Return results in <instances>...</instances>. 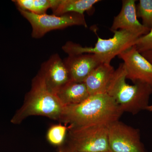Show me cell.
I'll list each match as a JSON object with an SVG mask.
<instances>
[{
  "label": "cell",
  "instance_id": "6da1fadb",
  "mask_svg": "<svg viewBox=\"0 0 152 152\" xmlns=\"http://www.w3.org/2000/svg\"><path fill=\"white\" fill-rule=\"evenodd\" d=\"M123 113L107 93L90 95L80 103L64 107L59 122L70 127L108 126L119 120Z\"/></svg>",
  "mask_w": 152,
  "mask_h": 152
},
{
  "label": "cell",
  "instance_id": "7a4b0ae2",
  "mask_svg": "<svg viewBox=\"0 0 152 152\" xmlns=\"http://www.w3.org/2000/svg\"><path fill=\"white\" fill-rule=\"evenodd\" d=\"M64 107L56 95L48 89L39 72L32 81L31 89L25 96L23 103L12 117L10 122L20 124L32 116H42L59 122Z\"/></svg>",
  "mask_w": 152,
  "mask_h": 152
},
{
  "label": "cell",
  "instance_id": "3957f363",
  "mask_svg": "<svg viewBox=\"0 0 152 152\" xmlns=\"http://www.w3.org/2000/svg\"><path fill=\"white\" fill-rule=\"evenodd\" d=\"M126 79V69L124 63H122L115 70L107 94L113 99L123 113L136 115L146 110L149 105L152 88L140 83L129 85Z\"/></svg>",
  "mask_w": 152,
  "mask_h": 152
},
{
  "label": "cell",
  "instance_id": "277c9868",
  "mask_svg": "<svg viewBox=\"0 0 152 152\" xmlns=\"http://www.w3.org/2000/svg\"><path fill=\"white\" fill-rule=\"evenodd\" d=\"M113 37L103 39L97 37V41L94 47H83L79 44L68 42L62 47V50L68 56L83 54H94L102 59L104 63L110 64L112 60L121 53L132 48L140 36L125 30L113 32Z\"/></svg>",
  "mask_w": 152,
  "mask_h": 152
},
{
  "label": "cell",
  "instance_id": "5b68a950",
  "mask_svg": "<svg viewBox=\"0 0 152 152\" xmlns=\"http://www.w3.org/2000/svg\"><path fill=\"white\" fill-rule=\"evenodd\" d=\"M68 127L65 143L79 152H110L107 125Z\"/></svg>",
  "mask_w": 152,
  "mask_h": 152
},
{
  "label": "cell",
  "instance_id": "8992f818",
  "mask_svg": "<svg viewBox=\"0 0 152 152\" xmlns=\"http://www.w3.org/2000/svg\"><path fill=\"white\" fill-rule=\"evenodd\" d=\"M18 10L31 25L32 37L35 39L42 37L53 30L62 29L74 26L88 27L84 15L69 13L61 15L47 14L38 15L28 11Z\"/></svg>",
  "mask_w": 152,
  "mask_h": 152
},
{
  "label": "cell",
  "instance_id": "52a82bcc",
  "mask_svg": "<svg viewBox=\"0 0 152 152\" xmlns=\"http://www.w3.org/2000/svg\"><path fill=\"white\" fill-rule=\"evenodd\" d=\"M108 130L110 152H147L138 129L118 120L108 126Z\"/></svg>",
  "mask_w": 152,
  "mask_h": 152
},
{
  "label": "cell",
  "instance_id": "ba28073f",
  "mask_svg": "<svg viewBox=\"0 0 152 152\" xmlns=\"http://www.w3.org/2000/svg\"><path fill=\"white\" fill-rule=\"evenodd\" d=\"M118 57L124 61L126 79L134 83H142L152 88V64L139 53L134 45Z\"/></svg>",
  "mask_w": 152,
  "mask_h": 152
},
{
  "label": "cell",
  "instance_id": "9c48e42d",
  "mask_svg": "<svg viewBox=\"0 0 152 152\" xmlns=\"http://www.w3.org/2000/svg\"><path fill=\"white\" fill-rule=\"evenodd\" d=\"M39 72L43 77L48 89L55 94L71 80L64 61L58 54L53 55L43 63Z\"/></svg>",
  "mask_w": 152,
  "mask_h": 152
},
{
  "label": "cell",
  "instance_id": "30bf717a",
  "mask_svg": "<svg viewBox=\"0 0 152 152\" xmlns=\"http://www.w3.org/2000/svg\"><path fill=\"white\" fill-rule=\"evenodd\" d=\"M136 1L123 0L119 13L114 18L110 29L113 32L125 30L142 37L149 32L150 29L139 21L137 16Z\"/></svg>",
  "mask_w": 152,
  "mask_h": 152
},
{
  "label": "cell",
  "instance_id": "8fae6325",
  "mask_svg": "<svg viewBox=\"0 0 152 152\" xmlns=\"http://www.w3.org/2000/svg\"><path fill=\"white\" fill-rule=\"evenodd\" d=\"M63 61L71 80L77 82H83L93 70L104 63L99 56L94 54L68 56Z\"/></svg>",
  "mask_w": 152,
  "mask_h": 152
},
{
  "label": "cell",
  "instance_id": "7c38bea8",
  "mask_svg": "<svg viewBox=\"0 0 152 152\" xmlns=\"http://www.w3.org/2000/svg\"><path fill=\"white\" fill-rule=\"evenodd\" d=\"M115 71L110 64L107 63L93 70L83 82L90 95L107 94Z\"/></svg>",
  "mask_w": 152,
  "mask_h": 152
},
{
  "label": "cell",
  "instance_id": "4fadbf2b",
  "mask_svg": "<svg viewBox=\"0 0 152 152\" xmlns=\"http://www.w3.org/2000/svg\"><path fill=\"white\" fill-rule=\"evenodd\" d=\"M56 95L64 107L80 103L90 96L84 82L72 80L63 86Z\"/></svg>",
  "mask_w": 152,
  "mask_h": 152
},
{
  "label": "cell",
  "instance_id": "5bb4252c",
  "mask_svg": "<svg viewBox=\"0 0 152 152\" xmlns=\"http://www.w3.org/2000/svg\"><path fill=\"white\" fill-rule=\"evenodd\" d=\"M99 0H52L53 14L61 15L69 13L84 15L86 11L91 10Z\"/></svg>",
  "mask_w": 152,
  "mask_h": 152
},
{
  "label": "cell",
  "instance_id": "9a60e30c",
  "mask_svg": "<svg viewBox=\"0 0 152 152\" xmlns=\"http://www.w3.org/2000/svg\"><path fill=\"white\" fill-rule=\"evenodd\" d=\"M18 10L28 11L38 15L46 14L52 8V0H14Z\"/></svg>",
  "mask_w": 152,
  "mask_h": 152
},
{
  "label": "cell",
  "instance_id": "2e32d148",
  "mask_svg": "<svg viewBox=\"0 0 152 152\" xmlns=\"http://www.w3.org/2000/svg\"><path fill=\"white\" fill-rule=\"evenodd\" d=\"M68 130V127L66 125L61 124L52 125L47 132V141L52 145L58 148L65 142Z\"/></svg>",
  "mask_w": 152,
  "mask_h": 152
},
{
  "label": "cell",
  "instance_id": "e0dca14e",
  "mask_svg": "<svg viewBox=\"0 0 152 152\" xmlns=\"http://www.w3.org/2000/svg\"><path fill=\"white\" fill-rule=\"evenodd\" d=\"M137 16L141 18L142 25L151 30L152 27V0H140L136 6Z\"/></svg>",
  "mask_w": 152,
  "mask_h": 152
},
{
  "label": "cell",
  "instance_id": "ac0fdd59",
  "mask_svg": "<svg viewBox=\"0 0 152 152\" xmlns=\"http://www.w3.org/2000/svg\"><path fill=\"white\" fill-rule=\"evenodd\" d=\"M134 46L140 53L152 50V27L149 32L137 39Z\"/></svg>",
  "mask_w": 152,
  "mask_h": 152
},
{
  "label": "cell",
  "instance_id": "d6986e66",
  "mask_svg": "<svg viewBox=\"0 0 152 152\" xmlns=\"http://www.w3.org/2000/svg\"><path fill=\"white\" fill-rule=\"evenodd\" d=\"M56 152H79L68 146L66 144L64 143V145L58 148Z\"/></svg>",
  "mask_w": 152,
  "mask_h": 152
},
{
  "label": "cell",
  "instance_id": "ffe728a7",
  "mask_svg": "<svg viewBox=\"0 0 152 152\" xmlns=\"http://www.w3.org/2000/svg\"><path fill=\"white\" fill-rule=\"evenodd\" d=\"M140 53L152 64V50L142 52Z\"/></svg>",
  "mask_w": 152,
  "mask_h": 152
},
{
  "label": "cell",
  "instance_id": "44dd1931",
  "mask_svg": "<svg viewBox=\"0 0 152 152\" xmlns=\"http://www.w3.org/2000/svg\"><path fill=\"white\" fill-rule=\"evenodd\" d=\"M146 110L148 111L152 112V102L151 104H149L148 106L147 107Z\"/></svg>",
  "mask_w": 152,
  "mask_h": 152
}]
</instances>
